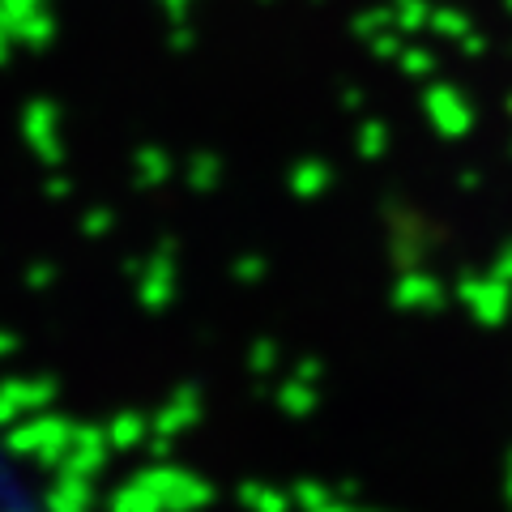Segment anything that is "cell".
I'll return each mask as SVG.
<instances>
[{"mask_svg":"<svg viewBox=\"0 0 512 512\" xmlns=\"http://www.w3.org/2000/svg\"><path fill=\"white\" fill-rule=\"evenodd\" d=\"M461 299H466V308L474 316H483V320H500V303H504V278L495 274L487 282H466L461 286Z\"/></svg>","mask_w":512,"mask_h":512,"instance_id":"cell-1","label":"cell"}]
</instances>
